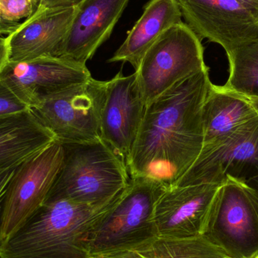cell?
Instances as JSON below:
<instances>
[{
	"label": "cell",
	"mask_w": 258,
	"mask_h": 258,
	"mask_svg": "<svg viewBox=\"0 0 258 258\" xmlns=\"http://www.w3.org/2000/svg\"><path fill=\"white\" fill-rule=\"evenodd\" d=\"M19 26L8 24L0 18V36H3V35H7L8 36L12 32L15 31Z\"/></svg>",
	"instance_id": "f1b7e54d"
},
{
	"label": "cell",
	"mask_w": 258,
	"mask_h": 258,
	"mask_svg": "<svg viewBox=\"0 0 258 258\" xmlns=\"http://www.w3.org/2000/svg\"><path fill=\"white\" fill-rule=\"evenodd\" d=\"M248 186V189L252 196L253 200H254V204L258 213V175L254 177V178L251 179L248 182L245 183Z\"/></svg>",
	"instance_id": "83f0119b"
},
{
	"label": "cell",
	"mask_w": 258,
	"mask_h": 258,
	"mask_svg": "<svg viewBox=\"0 0 258 258\" xmlns=\"http://www.w3.org/2000/svg\"><path fill=\"white\" fill-rule=\"evenodd\" d=\"M185 24L226 53L258 39V21L236 0H176Z\"/></svg>",
	"instance_id": "30bf717a"
},
{
	"label": "cell",
	"mask_w": 258,
	"mask_h": 258,
	"mask_svg": "<svg viewBox=\"0 0 258 258\" xmlns=\"http://www.w3.org/2000/svg\"><path fill=\"white\" fill-rule=\"evenodd\" d=\"M252 104L253 107L255 109L256 111L258 113V99L257 98H248Z\"/></svg>",
	"instance_id": "f546056e"
},
{
	"label": "cell",
	"mask_w": 258,
	"mask_h": 258,
	"mask_svg": "<svg viewBox=\"0 0 258 258\" xmlns=\"http://www.w3.org/2000/svg\"><path fill=\"white\" fill-rule=\"evenodd\" d=\"M62 144L63 164L46 202L66 200L102 207L128 186L126 165L102 139Z\"/></svg>",
	"instance_id": "3957f363"
},
{
	"label": "cell",
	"mask_w": 258,
	"mask_h": 258,
	"mask_svg": "<svg viewBox=\"0 0 258 258\" xmlns=\"http://www.w3.org/2000/svg\"><path fill=\"white\" fill-rule=\"evenodd\" d=\"M257 116L248 98L212 83L203 104V146L225 138Z\"/></svg>",
	"instance_id": "ac0fdd59"
},
{
	"label": "cell",
	"mask_w": 258,
	"mask_h": 258,
	"mask_svg": "<svg viewBox=\"0 0 258 258\" xmlns=\"http://www.w3.org/2000/svg\"><path fill=\"white\" fill-rule=\"evenodd\" d=\"M8 60H9V53H8L6 38L0 36V74Z\"/></svg>",
	"instance_id": "4316f807"
},
{
	"label": "cell",
	"mask_w": 258,
	"mask_h": 258,
	"mask_svg": "<svg viewBox=\"0 0 258 258\" xmlns=\"http://www.w3.org/2000/svg\"><path fill=\"white\" fill-rule=\"evenodd\" d=\"M30 110L25 103L0 82V119L22 114Z\"/></svg>",
	"instance_id": "7402d4cb"
},
{
	"label": "cell",
	"mask_w": 258,
	"mask_h": 258,
	"mask_svg": "<svg viewBox=\"0 0 258 258\" xmlns=\"http://www.w3.org/2000/svg\"><path fill=\"white\" fill-rule=\"evenodd\" d=\"M106 86L92 78L42 97L30 110L61 144L99 141Z\"/></svg>",
	"instance_id": "5b68a950"
},
{
	"label": "cell",
	"mask_w": 258,
	"mask_h": 258,
	"mask_svg": "<svg viewBox=\"0 0 258 258\" xmlns=\"http://www.w3.org/2000/svg\"><path fill=\"white\" fill-rule=\"evenodd\" d=\"M166 188L151 179L130 177L128 186L89 233L92 257L139 249L158 239L155 205Z\"/></svg>",
	"instance_id": "277c9868"
},
{
	"label": "cell",
	"mask_w": 258,
	"mask_h": 258,
	"mask_svg": "<svg viewBox=\"0 0 258 258\" xmlns=\"http://www.w3.org/2000/svg\"><path fill=\"white\" fill-rule=\"evenodd\" d=\"M130 0H83L76 9L60 57L86 64L111 36Z\"/></svg>",
	"instance_id": "9a60e30c"
},
{
	"label": "cell",
	"mask_w": 258,
	"mask_h": 258,
	"mask_svg": "<svg viewBox=\"0 0 258 258\" xmlns=\"http://www.w3.org/2000/svg\"><path fill=\"white\" fill-rule=\"evenodd\" d=\"M92 78L86 64L60 57L8 60L0 74V82L30 109L42 97Z\"/></svg>",
	"instance_id": "7c38bea8"
},
{
	"label": "cell",
	"mask_w": 258,
	"mask_h": 258,
	"mask_svg": "<svg viewBox=\"0 0 258 258\" xmlns=\"http://www.w3.org/2000/svg\"><path fill=\"white\" fill-rule=\"evenodd\" d=\"M64 157L56 141L18 167L8 186L0 221V245L46 202Z\"/></svg>",
	"instance_id": "ba28073f"
},
{
	"label": "cell",
	"mask_w": 258,
	"mask_h": 258,
	"mask_svg": "<svg viewBox=\"0 0 258 258\" xmlns=\"http://www.w3.org/2000/svg\"><path fill=\"white\" fill-rule=\"evenodd\" d=\"M258 175V116L235 132L203 146L192 166L173 186L228 180L245 183Z\"/></svg>",
	"instance_id": "9c48e42d"
},
{
	"label": "cell",
	"mask_w": 258,
	"mask_h": 258,
	"mask_svg": "<svg viewBox=\"0 0 258 258\" xmlns=\"http://www.w3.org/2000/svg\"><path fill=\"white\" fill-rule=\"evenodd\" d=\"M221 185L166 188L155 205L153 217L159 238L183 239L203 236Z\"/></svg>",
	"instance_id": "4fadbf2b"
},
{
	"label": "cell",
	"mask_w": 258,
	"mask_h": 258,
	"mask_svg": "<svg viewBox=\"0 0 258 258\" xmlns=\"http://www.w3.org/2000/svg\"><path fill=\"white\" fill-rule=\"evenodd\" d=\"M146 107L147 103L136 72L124 76L119 71L107 81L101 116V139L126 167Z\"/></svg>",
	"instance_id": "8fae6325"
},
{
	"label": "cell",
	"mask_w": 258,
	"mask_h": 258,
	"mask_svg": "<svg viewBox=\"0 0 258 258\" xmlns=\"http://www.w3.org/2000/svg\"><path fill=\"white\" fill-rule=\"evenodd\" d=\"M92 258H146L141 255L138 251L135 250L129 251H119V252L113 253V254H106V255L98 256Z\"/></svg>",
	"instance_id": "d4e9b609"
},
{
	"label": "cell",
	"mask_w": 258,
	"mask_h": 258,
	"mask_svg": "<svg viewBox=\"0 0 258 258\" xmlns=\"http://www.w3.org/2000/svg\"><path fill=\"white\" fill-rule=\"evenodd\" d=\"M203 237L229 258H258V213L245 183L220 186Z\"/></svg>",
	"instance_id": "52a82bcc"
},
{
	"label": "cell",
	"mask_w": 258,
	"mask_h": 258,
	"mask_svg": "<svg viewBox=\"0 0 258 258\" xmlns=\"http://www.w3.org/2000/svg\"><path fill=\"white\" fill-rule=\"evenodd\" d=\"M75 7L39 6L30 18L6 37L9 61L60 57L62 45L75 15Z\"/></svg>",
	"instance_id": "5bb4252c"
},
{
	"label": "cell",
	"mask_w": 258,
	"mask_h": 258,
	"mask_svg": "<svg viewBox=\"0 0 258 258\" xmlns=\"http://www.w3.org/2000/svg\"><path fill=\"white\" fill-rule=\"evenodd\" d=\"M181 18L176 0H150L125 42L108 62H128L137 71L149 48L166 30L182 22Z\"/></svg>",
	"instance_id": "e0dca14e"
},
{
	"label": "cell",
	"mask_w": 258,
	"mask_h": 258,
	"mask_svg": "<svg viewBox=\"0 0 258 258\" xmlns=\"http://www.w3.org/2000/svg\"><path fill=\"white\" fill-rule=\"evenodd\" d=\"M56 141L31 110L0 119V176L16 169Z\"/></svg>",
	"instance_id": "2e32d148"
},
{
	"label": "cell",
	"mask_w": 258,
	"mask_h": 258,
	"mask_svg": "<svg viewBox=\"0 0 258 258\" xmlns=\"http://www.w3.org/2000/svg\"><path fill=\"white\" fill-rule=\"evenodd\" d=\"M135 251L146 258H229L203 236L183 239L158 238Z\"/></svg>",
	"instance_id": "ffe728a7"
},
{
	"label": "cell",
	"mask_w": 258,
	"mask_h": 258,
	"mask_svg": "<svg viewBox=\"0 0 258 258\" xmlns=\"http://www.w3.org/2000/svg\"><path fill=\"white\" fill-rule=\"evenodd\" d=\"M258 21V0H236Z\"/></svg>",
	"instance_id": "484cf974"
},
{
	"label": "cell",
	"mask_w": 258,
	"mask_h": 258,
	"mask_svg": "<svg viewBox=\"0 0 258 258\" xmlns=\"http://www.w3.org/2000/svg\"><path fill=\"white\" fill-rule=\"evenodd\" d=\"M230 76L224 88L247 98L258 99V39L227 53Z\"/></svg>",
	"instance_id": "d6986e66"
},
{
	"label": "cell",
	"mask_w": 258,
	"mask_h": 258,
	"mask_svg": "<svg viewBox=\"0 0 258 258\" xmlns=\"http://www.w3.org/2000/svg\"><path fill=\"white\" fill-rule=\"evenodd\" d=\"M39 6V0H0V18L8 24L19 26Z\"/></svg>",
	"instance_id": "44dd1931"
},
{
	"label": "cell",
	"mask_w": 258,
	"mask_h": 258,
	"mask_svg": "<svg viewBox=\"0 0 258 258\" xmlns=\"http://www.w3.org/2000/svg\"><path fill=\"white\" fill-rule=\"evenodd\" d=\"M212 83L206 67L147 104L127 162L130 177L171 187L192 166L204 144L203 108Z\"/></svg>",
	"instance_id": "6da1fadb"
},
{
	"label": "cell",
	"mask_w": 258,
	"mask_h": 258,
	"mask_svg": "<svg viewBox=\"0 0 258 258\" xmlns=\"http://www.w3.org/2000/svg\"><path fill=\"white\" fill-rule=\"evenodd\" d=\"M83 0H39V6L44 8H68L78 6Z\"/></svg>",
	"instance_id": "cb8c5ba5"
},
{
	"label": "cell",
	"mask_w": 258,
	"mask_h": 258,
	"mask_svg": "<svg viewBox=\"0 0 258 258\" xmlns=\"http://www.w3.org/2000/svg\"><path fill=\"white\" fill-rule=\"evenodd\" d=\"M206 67L201 39L182 21L149 48L135 72L148 104L177 82Z\"/></svg>",
	"instance_id": "8992f818"
},
{
	"label": "cell",
	"mask_w": 258,
	"mask_h": 258,
	"mask_svg": "<svg viewBox=\"0 0 258 258\" xmlns=\"http://www.w3.org/2000/svg\"><path fill=\"white\" fill-rule=\"evenodd\" d=\"M15 170L16 169L11 170L0 176V221H1L2 211H3L5 197H6L8 186L13 177Z\"/></svg>",
	"instance_id": "603a6c76"
},
{
	"label": "cell",
	"mask_w": 258,
	"mask_h": 258,
	"mask_svg": "<svg viewBox=\"0 0 258 258\" xmlns=\"http://www.w3.org/2000/svg\"><path fill=\"white\" fill-rule=\"evenodd\" d=\"M115 201L102 207L45 202L1 244L0 258H92L89 233Z\"/></svg>",
	"instance_id": "7a4b0ae2"
}]
</instances>
